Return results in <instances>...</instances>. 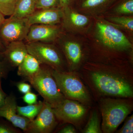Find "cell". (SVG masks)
Wrapping results in <instances>:
<instances>
[{"label": "cell", "mask_w": 133, "mask_h": 133, "mask_svg": "<svg viewBox=\"0 0 133 133\" xmlns=\"http://www.w3.org/2000/svg\"><path fill=\"white\" fill-rule=\"evenodd\" d=\"M43 105V101H40L34 104L28 105L26 106H17V111L19 115L27 118L31 121L38 115Z\"/></svg>", "instance_id": "cell-17"}, {"label": "cell", "mask_w": 133, "mask_h": 133, "mask_svg": "<svg viewBox=\"0 0 133 133\" xmlns=\"http://www.w3.org/2000/svg\"><path fill=\"white\" fill-rule=\"evenodd\" d=\"M36 0H17L13 14L10 16L27 18L36 11Z\"/></svg>", "instance_id": "cell-16"}, {"label": "cell", "mask_w": 133, "mask_h": 133, "mask_svg": "<svg viewBox=\"0 0 133 133\" xmlns=\"http://www.w3.org/2000/svg\"><path fill=\"white\" fill-rule=\"evenodd\" d=\"M57 119L64 123H74L85 114V107L78 101L65 98L52 108Z\"/></svg>", "instance_id": "cell-9"}, {"label": "cell", "mask_w": 133, "mask_h": 133, "mask_svg": "<svg viewBox=\"0 0 133 133\" xmlns=\"http://www.w3.org/2000/svg\"><path fill=\"white\" fill-rule=\"evenodd\" d=\"M5 16L0 12V29L6 20V19H5Z\"/></svg>", "instance_id": "cell-33"}, {"label": "cell", "mask_w": 133, "mask_h": 133, "mask_svg": "<svg viewBox=\"0 0 133 133\" xmlns=\"http://www.w3.org/2000/svg\"><path fill=\"white\" fill-rule=\"evenodd\" d=\"M51 105L44 100L40 112L28 126L26 133H49L56 127L57 122Z\"/></svg>", "instance_id": "cell-8"}, {"label": "cell", "mask_w": 133, "mask_h": 133, "mask_svg": "<svg viewBox=\"0 0 133 133\" xmlns=\"http://www.w3.org/2000/svg\"><path fill=\"white\" fill-rule=\"evenodd\" d=\"M52 70L49 66L41 64L40 70L35 75L24 80L29 82L44 100L54 108L66 98L58 88Z\"/></svg>", "instance_id": "cell-1"}, {"label": "cell", "mask_w": 133, "mask_h": 133, "mask_svg": "<svg viewBox=\"0 0 133 133\" xmlns=\"http://www.w3.org/2000/svg\"><path fill=\"white\" fill-rule=\"evenodd\" d=\"M58 86L65 97L82 103L90 100L88 92L79 78L74 74L65 71L52 70Z\"/></svg>", "instance_id": "cell-3"}, {"label": "cell", "mask_w": 133, "mask_h": 133, "mask_svg": "<svg viewBox=\"0 0 133 133\" xmlns=\"http://www.w3.org/2000/svg\"><path fill=\"white\" fill-rule=\"evenodd\" d=\"M132 105L125 100L107 98L101 104L102 121L101 130L105 133L114 132L132 110Z\"/></svg>", "instance_id": "cell-2"}, {"label": "cell", "mask_w": 133, "mask_h": 133, "mask_svg": "<svg viewBox=\"0 0 133 133\" xmlns=\"http://www.w3.org/2000/svg\"><path fill=\"white\" fill-rule=\"evenodd\" d=\"M78 1V0H59L60 8L63 10L70 8L74 3Z\"/></svg>", "instance_id": "cell-30"}, {"label": "cell", "mask_w": 133, "mask_h": 133, "mask_svg": "<svg viewBox=\"0 0 133 133\" xmlns=\"http://www.w3.org/2000/svg\"><path fill=\"white\" fill-rule=\"evenodd\" d=\"M3 53L4 59L12 67H18L28 54L26 44L23 41H14L6 46Z\"/></svg>", "instance_id": "cell-13"}, {"label": "cell", "mask_w": 133, "mask_h": 133, "mask_svg": "<svg viewBox=\"0 0 133 133\" xmlns=\"http://www.w3.org/2000/svg\"><path fill=\"white\" fill-rule=\"evenodd\" d=\"M133 115L126 119L123 127L117 132L119 133H132L133 132Z\"/></svg>", "instance_id": "cell-25"}, {"label": "cell", "mask_w": 133, "mask_h": 133, "mask_svg": "<svg viewBox=\"0 0 133 133\" xmlns=\"http://www.w3.org/2000/svg\"><path fill=\"white\" fill-rule=\"evenodd\" d=\"M97 26L100 40L105 46L119 50L132 47V44L126 36L113 26L101 22L98 23Z\"/></svg>", "instance_id": "cell-7"}, {"label": "cell", "mask_w": 133, "mask_h": 133, "mask_svg": "<svg viewBox=\"0 0 133 133\" xmlns=\"http://www.w3.org/2000/svg\"><path fill=\"white\" fill-rule=\"evenodd\" d=\"M64 12L65 24L71 23L73 26L81 27L85 26L88 23V19L87 17L84 15L70 11L69 8L63 10Z\"/></svg>", "instance_id": "cell-18"}, {"label": "cell", "mask_w": 133, "mask_h": 133, "mask_svg": "<svg viewBox=\"0 0 133 133\" xmlns=\"http://www.w3.org/2000/svg\"><path fill=\"white\" fill-rule=\"evenodd\" d=\"M22 98L28 105L34 104L37 102V95L31 91L24 94Z\"/></svg>", "instance_id": "cell-27"}, {"label": "cell", "mask_w": 133, "mask_h": 133, "mask_svg": "<svg viewBox=\"0 0 133 133\" xmlns=\"http://www.w3.org/2000/svg\"><path fill=\"white\" fill-rule=\"evenodd\" d=\"M41 65L35 57L28 53L22 63L18 66L17 75L24 79L31 77L38 72Z\"/></svg>", "instance_id": "cell-14"}, {"label": "cell", "mask_w": 133, "mask_h": 133, "mask_svg": "<svg viewBox=\"0 0 133 133\" xmlns=\"http://www.w3.org/2000/svg\"><path fill=\"white\" fill-rule=\"evenodd\" d=\"M20 131L14 127L0 124V133H18Z\"/></svg>", "instance_id": "cell-29"}, {"label": "cell", "mask_w": 133, "mask_h": 133, "mask_svg": "<svg viewBox=\"0 0 133 133\" xmlns=\"http://www.w3.org/2000/svg\"><path fill=\"white\" fill-rule=\"evenodd\" d=\"M59 133H76L77 132L74 127L71 125H67L58 132Z\"/></svg>", "instance_id": "cell-31"}, {"label": "cell", "mask_w": 133, "mask_h": 133, "mask_svg": "<svg viewBox=\"0 0 133 133\" xmlns=\"http://www.w3.org/2000/svg\"><path fill=\"white\" fill-rule=\"evenodd\" d=\"M11 67L12 66L5 59L0 61V79L7 77Z\"/></svg>", "instance_id": "cell-26"}, {"label": "cell", "mask_w": 133, "mask_h": 133, "mask_svg": "<svg viewBox=\"0 0 133 133\" xmlns=\"http://www.w3.org/2000/svg\"><path fill=\"white\" fill-rule=\"evenodd\" d=\"M91 78L96 87L105 94L122 97H133L132 87L121 78L101 72L92 73Z\"/></svg>", "instance_id": "cell-4"}, {"label": "cell", "mask_w": 133, "mask_h": 133, "mask_svg": "<svg viewBox=\"0 0 133 133\" xmlns=\"http://www.w3.org/2000/svg\"><path fill=\"white\" fill-rule=\"evenodd\" d=\"M84 133H101L102 132L97 112H93L90 117L88 124L83 130Z\"/></svg>", "instance_id": "cell-19"}, {"label": "cell", "mask_w": 133, "mask_h": 133, "mask_svg": "<svg viewBox=\"0 0 133 133\" xmlns=\"http://www.w3.org/2000/svg\"><path fill=\"white\" fill-rule=\"evenodd\" d=\"M115 11L119 14H131L133 13V0H121L116 6Z\"/></svg>", "instance_id": "cell-22"}, {"label": "cell", "mask_w": 133, "mask_h": 133, "mask_svg": "<svg viewBox=\"0 0 133 133\" xmlns=\"http://www.w3.org/2000/svg\"><path fill=\"white\" fill-rule=\"evenodd\" d=\"M63 17V12L61 8L36 9L27 17L30 25L35 24L55 25L60 22Z\"/></svg>", "instance_id": "cell-12"}, {"label": "cell", "mask_w": 133, "mask_h": 133, "mask_svg": "<svg viewBox=\"0 0 133 133\" xmlns=\"http://www.w3.org/2000/svg\"><path fill=\"white\" fill-rule=\"evenodd\" d=\"M6 97V94L3 91L2 87L1 79H0V107L4 105Z\"/></svg>", "instance_id": "cell-32"}, {"label": "cell", "mask_w": 133, "mask_h": 133, "mask_svg": "<svg viewBox=\"0 0 133 133\" xmlns=\"http://www.w3.org/2000/svg\"><path fill=\"white\" fill-rule=\"evenodd\" d=\"M4 59V56H3V53L0 52V61L3 60Z\"/></svg>", "instance_id": "cell-35"}, {"label": "cell", "mask_w": 133, "mask_h": 133, "mask_svg": "<svg viewBox=\"0 0 133 133\" xmlns=\"http://www.w3.org/2000/svg\"><path fill=\"white\" fill-rule=\"evenodd\" d=\"M17 0H0V12L5 16L13 14Z\"/></svg>", "instance_id": "cell-21"}, {"label": "cell", "mask_w": 133, "mask_h": 133, "mask_svg": "<svg viewBox=\"0 0 133 133\" xmlns=\"http://www.w3.org/2000/svg\"><path fill=\"white\" fill-rule=\"evenodd\" d=\"M116 0H80L81 8L86 9L96 8L109 5Z\"/></svg>", "instance_id": "cell-20"}, {"label": "cell", "mask_w": 133, "mask_h": 133, "mask_svg": "<svg viewBox=\"0 0 133 133\" xmlns=\"http://www.w3.org/2000/svg\"><path fill=\"white\" fill-rule=\"evenodd\" d=\"M112 21L120 25L131 31L133 30L132 17H115L110 18Z\"/></svg>", "instance_id": "cell-24"}, {"label": "cell", "mask_w": 133, "mask_h": 133, "mask_svg": "<svg viewBox=\"0 0 133 133\" xmlns=\"http://www.w3.org/2000/svg\"><path fill=\"white\" fill-rule=\"evenodd\" d=\"M59 33V29L55 25L33 24L30 26L24 40L26 43L39 42L48 43L55 40Z\"/></svg>", "instance_id": "cell-11"}, {"label": "cell", "mask_w": 133, "mask_h": 133, "mask_svg": "<svg viewBox=\"0 0 133 133\" xmlns=\"http://www.w3.org/2000/svg\"><path fill=\"white\" fill-rule=\"evenodd\" d=\"M17 107L16 99L14 95L7 96L4 105L0 107V117L5 118L15 127L21 129L25 132L30 121L27 118L19 115Z\"/></svg>", "instance_id": "cell-10"}, {"label": "cell", "mask_w": 133, "mask_h": 133, "mask_svg": "<svg viewBox=\"0 0 133 133\" xmlns=\"http://www.w3.org/2000/svg\"><path fill=\"white\" fill-rule=\"evenodd\" d=\"M6 49V46L0 38V52H3Z\"/></svg>", "instance_id": "cell-34"}, {"label": "cell", "mask_w": 133, "mask_h": 133, "mask_svg": "<svg viewBox=\"0 0 133 133\" xmlns=\"http://www.w3.org/2000/svg\"><path fill=\"white\" fill-rule=\"evenodd\" d=\"M55 8H61L59 0H36V9Z\"/></svg>", "instance_id": "cell-23"}, {"label": "cell", "mask_w": 133, "mask_h": 133, "mask_svg": "<svg viewBox=\"0 0 133 133\" xmlns=\"http://www.w3.org/2000/svg\"><path fill=\"white\" fill-rule=\"evenodd\" d=\"M62 48L69 64L72 65L78 64L82 57L80 45L77 43L65 41L62 44Z\"/></svg>", "instance_id": "cell-15"}, {"label": "cell", "mask_w": 133, "mask_h": 133, "mask_svg": "<svg viewBox=\"0 0 133 133\" xmlns=\"http://www.w3.org/2000/svg\"><path fill=\"white\" fill-rule=\"evenodd\" d=\"M30 26L27 18L10 16L6 19L0 29V38L6 47L11 42L23 41L28 33Z\"/></svg>", "instance_id": "cell-6"}, {"label": "cell", "mask_w": 133, "mask_h": 133, "mask_svg": "<svg viewBox=\"0 0 133 133\" xmlns=\"http://www.w3.org/2000/svg\"><path fill=\"white\" fill-rule=\"evenodd\" d=\"M16 86L18 90L23 94H26L27 93L31 91V85H30L29 84L25 82H19L16 84Z\"/></svg>", "instance_id": "cell-28"}, {"label": "cell", "mask_w": 133, "mask_h": 133, "mask_svg": "<svg viewBox=\"0 0 133 133\" xmlns=\"http://www.w3.org/2000/svg\"><path fill=\"white\" fill-rule=\"evenodd\" d=\"M28 53L36 58L41 64L45 65L59 71L63 70V58L55 47L47 43H26Z\"/></svg>", "instance_id": "cell-5"}]
</instances>
